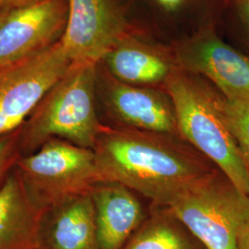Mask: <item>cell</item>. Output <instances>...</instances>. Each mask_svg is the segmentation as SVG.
<instances>
[{"label": "cell", "mask_w": 249, "mask_h": 249, "mask_svg": "<svg viewBox=\"0 0 249 249\" xmlns=\"http://www.w3.org/2000/svg\"><path fill=\"white\" fill-rule=\"evenodd\" d=\"M100 63L123 83L154 88H162L179 69L172 45L143 30L120 40Z\"/></svg>", "instance_id": "obj_11"}, {"label": "cell", "mask_w": 249, "mask_h": 249, "mask_svg": "<svg viewBox=\"0 0 249 249\" xmlns=\"http://www.w3.org/2000/svg\"><path fill=\"white\" fill-rule=\"evenodd\" d=\"M16 170L34 202L46 213L100 183L94 151L61 139L46 141L18 157Z\"/></svg>", "instance_id": "obj_5"}, {"label": "cell", "mask_w": 249, "mask_h": 249, "mask_svg": "<svg viewBox=\"0 0 249 249\" xmlns=\"http://www.w3.org/2000/svg\"><path fill=\"white\" fill-rule=\"evenodd\" d=\"M45 212L27 192L17 170L0 187V249H40Z\"/></svg>", "instance_id": "obj_15"}, {"label": "cell", "mask_w": 249, "mask_h": 249, "mask_svg": "<svg viewBox=\"0 0 249 249\" xmlns=\"http://www.w3.org/2000/svg\"><path fill=\"white\" fill-rule=\"evenodd\" d=\"M98 64L72 63L45 93L20 127L19 145L24 151H36L52 138L93 150L105 127L95 106Z\"/></svg>", "instance_id": "obj_3"}, {"label": "cell", "mask_w": 249, "mask_h": 249, "mask_svg": "<svg viewBox=\"0 0 249 249\" xmlns=\"http://www.w3.org/2000/svg\"><path fill=\"white\" fill-rule=\"evenodd\" d=\"M95 210L99 249H122L142 224L144 211L128 187L114 182L95 185L90 191Z\"/></svg>", "instance_id": "obj_13"}, {"label": "cell", "mask_w": 249, "mask_h": 249, "mask_svg": "<svg viewBox=\"0 0 249 249\" xmlns=\"http://www.w3.org/2000/svg\"><path fill=\"white\" fill-rule=\"evenodd\" d=\"M229 8L249 36V0H223V8Z\"/></svg>", "instance_id": "obj_19"}, {"label": "cell", "mask_w": 249, "mask_h": 249, "mask_svg": "<svg viewBox=\"0 0 249 249\" xmlns=\"http://www.w3.org/2000/svg\"><path fill=\"white\" fill-rule=\"evenodd\" d=\"M239 249H249V220L244 225L239 236Z\"/></svg>", "instance_id": "obj_21"}, {"label": "cell", "mask_w": 249, "mask_h": 249, "mask_svg": "<svg viewBox=\"0 0 249 249\" xmlns=\"http://www.w3.org/2000/svg\"><path fill=\"white\" fill-rule=\"evenodd\" d=\"M171 45L181 70L209 81L226 100L249 102V56L225 43L216 24Z\"/></svg>", "instance_id": "obj_8"}, {"label": "cell", "mask_w": 249, "mask_h": 249, "mask_svg": "<svg viewBox=\"0 0 249 249\" xmlns=\"http://www.w3.org/2000/svg\"><path fill=\"white\" fill-rule=\"evenodd\" d=\"M205 249H240L239 236L249 220V196L226 178L210 172L164 208Z\"/></svg>", "instance_id": "obj_4"}, {"label": "cell", "mask_w": 249, "mask_h": 249, "mask_svg": "<svg viewBox=\"0 0 249 249\" xmlns=\"http://www.w3.org/2000/svg\"><path fill=\"white\" fill-rule=\"evenodd\" d=\"M41 0H0V13L11 9L26 7Z\"/></svg>", "instance_id": "obj_20"}, {"label": "cell", "mask_w": 249, "mask_h": 249, "mask_svg": "<svg viewBox=\"0 0 249 249\" xmlns=\"http://www.w3.org/2000/svg\"><path fill=\"white\" fill-rule=\"evenodd\" d=\"M40 249H99L90 192L71 197L45 213Z\"/></svg>", "instance_id": "obj_14"}, {"label": "cell", "mask_w": 249, "mask_h": 249, "mask_svg": "<svg viewBox=\"0 0 249 249\" xmlns=\"http://www.w3.org/2000/svg\"><path fill=\"white\" fill-rule=\"evenodd\" d=\"M135 21L165 44L216 24L223 0H124Z\"/></svg>", "instance_id": "obj_12"}, {"label": "cell", "mask_w": 249, "mask_h": 249, "mask_svg": "<svg viewBox=\"0 0 249 249\" xmlns=\"http://www.w3.org/2000/svg\"><path fill=\"white\" fill-rule=\"evenodd\" d=\"M167 210L141 225L122 249H199Z\"/></svg>", "instance_id": "obj_16"}, {"label": "cell", "mask_w": 249, "mask_h": 249, "mask_svg": "<svg viewBox=\"0 0 249 249\" xmlns=\"http://www.w3.org/2000/svg\"><path fill=\"white\" fill-rule=\"evenodd\" d=\"M68 0H41L0 13V66L16 62L60 42Z\"/></svg>", "instance_id": "obj_9"}, {"label": "cell", "mask_w": 249, "mask_h": 249, "mask_svg": "<svg viewBox=\"0 0 249 249\" xmlns=\"http://www.w3.org/2000/svg\"><path fill=\"white\" fill-rule=\"evenodd\" d=\"M93 151L100 183L121 184L163 208L210 173L163 135L131 128L104 127Z\"/></svg>", "instance_id": "obj_1"}, {"label": "cell", "mask_w": 249, "mask_h": 249, "mask_svg": "<svg viewBox=\"0 0 249 249\" xmlns=\"http://www.w3.org/2000/svg\"><path fill=\"white\" fill-rule=\"evenodd\" d=\"M225 107L231 133L249 175V102L226 100Z\"/></svg>", "instance_id": "obj_17"}, {"label": "cell", "mask_w": 249, "mask_h": 249, "mask_svg": "<svg viewBox=\"0 0 249 249\" xmlns=\"http://www.w3.org/2000/svg\"><path fill=\"white\" fill-rule=\"evenodd\" d=\"M20 129V128H19ZM0 136V187L9 176V171L18 159L20 130Z\"/></svg>", "instance_id": "obj_18"}, {"label": "cell", "mask_w": 249, "mask_h": 249, "mask_svg": "<svg viewBox=\"0 0 249 249\" xmlns=\"http://www.w3.org/2000/svg\"><path fill=\"white\" fill-rule=\"evenodd\" d=\"M162 89L173 103L178 134L209 158L241 194L249 196V175L226 116V100L211 83L180 68Z\"/></svg>", "instance_id": "obj_2"}, {"label": "cell", "mask_w": 249, "mask_h": 249, "mask_svg": "<svg viewBox=\"0 0 249 249\" xmlns=\"http://www.w3.org/2000/svg\"><path fill=\"white\" fill-rule=\"evenodd\" d=\"M72 63L59 42L26 58L0 66V136L23 125Z\"/></svg>", "instance_id": "obj_6"}, {"label": "cell", "mask_w": 249, "mask_h": 249, "mask_svg": "<svg viewBox=\"0 0 249 249\" xmlns=\"http://www.w3.org/2000/svg\"><path fill=\"white\" fill-rule=\"evenodd\" d=\"M68 5L60 45L73 63H100L120 40L143 30L124 0H68Z\"/></svg>", "instance_id": "obj_7"}, {"label": "cell", "mask_w": 249, "mask_h": 249, "mask_svg": "<svg viewBox=\"0 0 249 249\" xmlns=\"http://www.w3.org/2000/svg\"><path fill=\"white\" fill-rule=\"evenodd\" d=\"M98 82L109 113L128 128L160 135L178 134L173 103L162 88L125 84L105 68L100 71L99 66Z\"/></svg>", "instance_id": "obj_10"}]
</instances>
